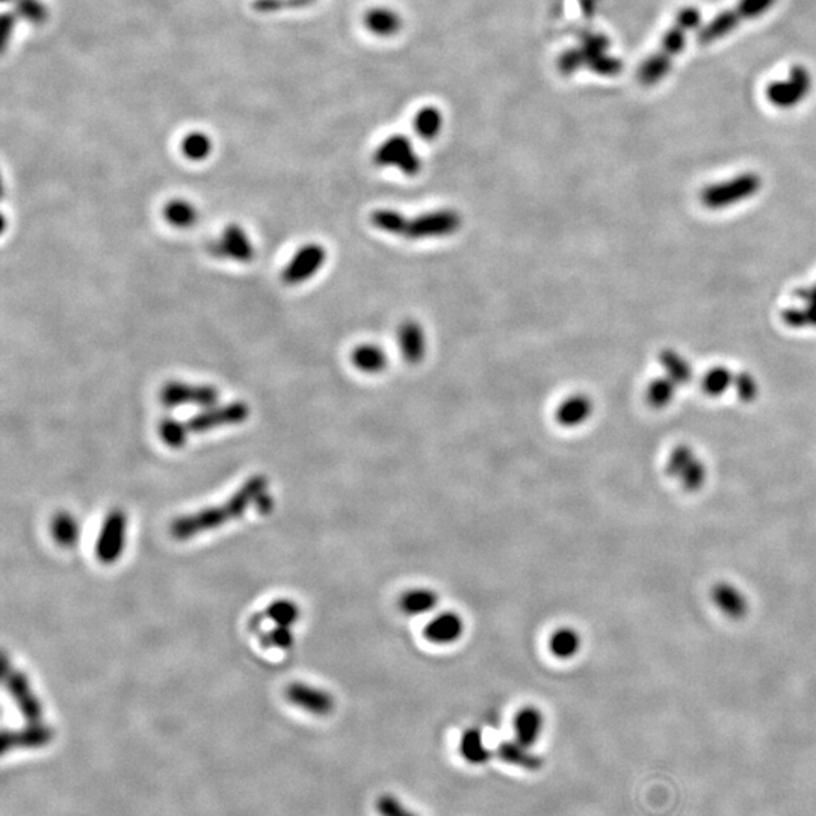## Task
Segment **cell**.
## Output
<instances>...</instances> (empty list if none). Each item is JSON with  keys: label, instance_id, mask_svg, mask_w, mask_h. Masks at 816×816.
<instances>
[{"label": "cell", "instance_id": "9a60e30c", "mask_svg": "<svg viewBox=\"0 0 816 816\" xmlns=\"http://www.w3.org/2000/svg\"><path fill=\"white\" fill-rule=\"evenodd\" d=\"M284 695L289 703H292L293 706L300 707L312 715H328V714H332L334 705H336L328 691L321 690L318 686H312L309 684H302V682L289 685Z\"/></svg>", "mask_w": 816, "mask_h": 816}, {"label": "cell", "instance_id": "4fadbf2b", "mask_svg": "<svg viewBox=\"0 0 816 816\" xmlns=\"http://www.w3.org/2000/svg\"><path fill=\"white\" fill-rule=\"evenodd\" d=\"M5 684H6L9 694L22 712V715L32 725L39 723L43 718V707H41L39 700L37 699V695L34 694L27 677L22 672H18L6 663L5 665Z\"/></svg>", "mask_w": 816, "mask_h": 816}, {"label": "cell", "instance_id": "d4e9b609", "mask_svg": "<svg viewBox=\"0 0 816 816\" xmlns=\"http://www.w3.org/2000/svg\"><path fill=\"white\" fill-rule=\"evenodd\" d=\"M582 638L573 628H559L549 638V651L558 660H572L579 653Z\"/></svg>", "mask_w": 816, "mask_h": 816}, {"label": "cell", "instance_id": "f35d334b", "mask_svg": "<svg viewBox=\"0 0 816 816\" xmlns=\"http://www.w3.org/2000/svg\"><path fill=\"white\" fill-rule=\"evenodd\" d=\"M265 640H267L268 646L288 649V647L292 646L293 635L291 632V628L277 626L272 632L268 633Z\"/></svg>", "mask_w": 816, "mask_h": 816}, {"label": "cell", "instance_id": "5bb4252c", "mask_svg": "<svg viewBox=\"0 0 816 816\" xmlns=\"http://www.w3.org/2000/svg\"><path fill=\"white\" fill-rule=\"evenodd\" d=\"M397 344L408 365H420L428 353V336L424 325L416 319H406L397 328Z\"/></svg>", "mask_w": 816, "mask_h": 816}, {"label": "cell", "instance_id": "ba28073f", "mask_svg": "<svg viewBox=\"0 0 816 816\" xmlns=\"http://www.w3.org/2000/svg\"><path fill=\"white\" fill-rule=\"evenodd\" d=\"M812 90V75L804 66H794L788 78L771 82L767 88V99L780 110H790L800 105Z\"/></svg>", "mask_w": 816, "mask_h": 816}, {"label": "cell", "instance_id": "8d00e7d4", "mask_svg": "<svg viewBox=\"0 0 816 816\" xmlns=\"http://www.w3.org/2000/svg\"><path fill=\"white\" fill-rule=\"evenodd\" d=\"M184 152L189 159L201 161V159H205L209 154V140L201 135L189 136L188 140L185 141Z\"/></svg>", "mask_w": 816, "mask_h": 816}, {"label": "cell", "instance_id": "8fae6325", "mask_svg": "<svg viewBox=\"0 0 816 816\" xmlns=\"http://www.w3.org/2000/svg\"><path fill=\"white\" fill-rule=\"evenodd\" d=\"M127 538V515L124 511L114 510L101 525L96 543V556L101 564H114L120 559Z\"/></svg>", "mask_w": 816, "mask_h": 816}, {"label": "cell", "instance_id": "52a82bcc", "mask_svg": "<svg viewBox=\"0 0 816 816\" xmlns=\"http://www.w3.org/2000/svg\"><path fill=\"white\" fill-rule=\"evenodd\" d=\"M665 472L686 492L702 489L707 476L706 464L703 463V460L688 445H677L670 452Z\"/></svg>", "mask_w": 816, "mask_h": 816}, {"label": "cell", "instance_id": "ac0fdd59", "mask_svg": "<svg viewBox=\"0 0 816 816\" xmlns=\"http://www.w3.org/2000/svg\"><path fill=\"white\" fill-rule=\"evenodd\" d=\"M424 633L428 641L437 646L454 644L463 637L464 621L457 612H440L428 621Z\"/></svg>", "mask_w": 816, "mask_h": 816}, {"label": "cell", "instance_id": "83f0119b", "mask_svg": "<svg viewBox=\"0 0 816 816\" xmlns=\"http://www.w3.org/2000/svg\"><path fill=\"white\" fill-rule=\"evenodd\" d=\"M52 737L53 734L50 727H46V726L39 725V723H36V725L31 723L27 729L14 732L11 735H5L4 746L11 742L13 747H41L46 746L52 739Z\"/></svg>", "mask_w": 816, "mask_h": 816}, {"label": "cell", "instance_id": "484cf974", "mask_svg": "<svg viewBox=\"0 0 816 816\" xmlns=\"http://www.w3.org/2000/svg\"><path fill=\"white\" fill-rule=\"evenodd\" d=\"M164 218L175 228H191L198 221V210L189 201L175 198L164 207Z\"/></svg>", "mask_w": 816, "mask_h": 816}, {"label": "cell", "instance_id": "836d02e7", "mask_svg": "<svg viewBox=\"0 0 816 816\" xmlns=\"http://www.w3.org/2000/svg\"><path fill=\"white\" fill-rule=\"evenodd\" d=\"M734 383V374L727 367H712L703 378V390L711 397H720L721 393H725Z\"/></svg>", "mask_w": 816, "mask_h": 816}, {"label": "cell", "instance_id": "cb8c5ba5", "mask_svg": "<svg viewBox=\"0 0 816 816\" xmlns=\"http://www.w3.org/2000/svg\"><path fill=\"white\" fill-rule=\"evenodd\" d=\"M460 755L471 765H484L492 758V751L485 744L484 737L481 730L469 729L464 732L460 739Z\"/></svg>", "mask_w": 816, "mask_h": 816}, {"label": "cell", "instance_id": "30bf717a", "mask_svg": "<svg viewBox=\"0 0 816 816\" xmlns=\"http://www.w3.org/2000/svg\"><path fill=\"white\" fill-rule=\"evenodd\" d=\"M162 404L166 407H212L218 402L219 392L212 385H194L186 381H166L159 392Z\"/></svg>", "mask_w": 816, "mask_h": 816}, {"label": "cell", "instance_id": "7402d4cb", "mask_svg": "<svg viewBox=\"0 0 816 816\" xmlns=\"http://www.w3.org/2000/svg\"><path fill=\"white\" fill-rule=\"evenodd\" d=\"M529 748L531 747L524 746L519 741H505L498 747L496 753L506 764L514 765L526 771H537L543 767V759Z\"/></svg>", "mask_w": 816, "mask_h": 816}, {"label": "cell", "instance_id": "e575fe53", "mask_svg": "<svg viewBox=\"0 0 816 816\" xmlns=\"http://www.w3.org/2000/svg\"><path fill=\"white\" fill-rule=\"evenodd\" d=\"M268 619H271L277 626L291 628L300 619V608L291 600H275L267 609Z\"/></svg>", "mask_w": 816, "mask_h": 816}, {"label": "cell", "instance_id": "d6a6232c", "mask_svg": "<svg viewBox=\"0 0 816 816\" xmlns=\"http://www.w3.org/2000/svg\"><path fill=\"white\" fill-rule=\"evenodd\" d=\"M441 126H443V120H441L440 112L434 108H425L416 117V132L424 140H436L437 136L440 135Z\"/></svg>", "mask_w": 816, "mask_h": 816}, {"label": "cell", "instance_id": "9c48e42d", "mask_svg": "<svg viewBox=\"0 0 816 816\" xmlns=\"http://www.w3.org/2000/svg\"><path fill=\"white\" fill-rule=\"evenodd\" d=\"M249 418V407L247 402L235 401L223 404V406L207 407L205 410L196 413L186 422L189 431L200 434V432L214 431L218 428L236 427L244 424Z\"/></svg>", "mask_w": 816, "mask_h": 816}, {"label": "cell", "instance_id": "e0dca14e", "mask_svg": "<svg viewBox=\"0 0 816 816\" xmlns=\"http://www.w3.org/2000/svg\"><path fill=\"white\" fill-rule=\"evenodd\" d=\"M712 603L730 620H742L750 611L748 599L741 588L730 582H718L711 589Z\"/></svg>", "mask_w": 816, "mask_h": 816}, {"label": "cell", "instance_id": "7c38bea8", "mask_svg": "<svg viewBox=\"0 0 816 816\" xmlns=\"http://www.w3.org/2000/svg\"><path fill=\"white\" fill-rule=\"evenodd\" d=\"M328 251L325 247L316 242L306 244L293 254V258L289 260L288 265L283 270L284 283L291 286L306 283L309 280L313 279L314 275H318L323 270V265L327 262Z\"/></svg>", "mask_w": 816, "mask_h": 816}, {"label": "cell", "instance_id": "4dcf8cb0", "mask_svg": "<svg viewBox=\"0 0 816 816\" xmlns=\"http://www.w3.org/2000/svg\"><path fill=\"white\" fill-rule=\"evenodd\" d=\"M399 17L392 9L376 8L367 16V26L376 36H392L399 29Z\"/></svg>", "mask_w": 816, "mask_h": 816}, {"label": "cell", "instance_id": "d590c367", "mask_svg": "<svg viewBox=\"0 0 816 816\" xmlns=\"http://www.w3.org/2000/svg\"><path fill=\"white\" fill-rule=\"evenodd\" d=\"M376 812L380 816H419L392 794H383L378 797Z\"/></svg>", "mask_w": 816, "mask_h": 816}, {"label": "cell", "instance_id": "1f68e13d", "mask_svg": "<svg viewBox=\"0 0 816 816\" xmlns=\"http://www.w3.org/2000/svg\"><path fill=\"white\" fill-rule=\"evenodd\" d=\"M674 393H676V387H674V381L672 378H658V380L652 381L647 387V402L656 410H661L663 407L672 404Z\"/></svg>", "mask_w": 816, "mask_h": 816}, {"label": "cell", "instance_id": "f546056e", "mask_svg": "<svg viewBox=\"0 0 816 816\" xmlns=\"http://www.w3.org/2000/svg\"><path fill=\"white\" fill-rule=\"evenodd\" d=\"M661 363L663 369L667 371L668 378H672L674 383L684 385L693 378V369L690 363L685 358L674 353V351L667 350L661 354Z\"/></svg>", "mask_w": 816, "mask_h": 816}, {"label": "cell", "instance_id": "7a4b0ae2", "mask_svg": "<svg viewBox=\"0 0 816 816\" xmlns=\"http://www.w3.org/2000/svg\"><path fill=\"white\" fill-rule=\"evenodd\" d=\"M268 487L270 482L265 476H253L226 503L175 519L171 524V535L177 540H189L200 534L209 533L212 529L221 528L228 522L244 515L249 506L265 498Z\"/></svg>", "mask_w": 816, "mask_h": 816}, {"label": "cell", "instance_id": "2e32d148", "mask_svg": "<svg viewBox=\"0 0 816 816\" xmlns=\"http://www.w3.org/2000/svg\"><path fill=\"white\" fill-rule=\"evenodd\" d=\"M212 253L218 258L232 259L235 262L249 263L253 260L256 249L249 233L238 224H230L224 228L221 239L215 242Z\"/></svg>", "mask_w": 816, "mask_h": 816}, {"label": "cell", "instance_id": "5b68a950", "mask_svg": "<svg viewBox=\"0 0 816 816\" xmlns=\"http://www.w3.org/2000/svg\"><path fill=\"white\" fill-rule=\"evenodd\" d=\"M762 186L760 177L755 173H742L732 179L725 180L720 184L709 185L703 189L702 203L707 209H727L737 203L750 198L759 191Z\"/></svg>", "mask_w": 816, "mask_h": 816}, {"label": "cell", "instance_id": "3957f363", "mask_svg": "<svg viewBox=\"0 0 816 816\" xmlns=\"http://www.w3.org/2000/svg\"><path fill=\"white\" fill-rule=\"evenodd\" d=\"M702 13L695 6H685L677 14L672 26L662 37L660 48L652 53L638 69V82L644 87H655L672 70L674 59L685 50L691 34L700 26Z\"/></svg>", "mask_w": 816, "mask_h": 816}, {"label": "cell", "instance_id": "4316f807", "mask_svg": "<svg viewBox=\"0 0 816 816\" xmlns=\"http://www.w3.org/2000/svg\"><path fill=\"white\" fill-rule=\"evenodd\" d=\"M52 537L62 547H73L80 537L78 520L69 513H59L53 517Z\"/></svg>", "mask_w": 816, "mask_h": 816}, {"label": "cell", "instance_id": "277c9868", "mask_svg": "<svg viewBox=\"0 0 816 816\" xmlns=\"http://www.w3.org/2000/svg\"><path fill=\"white\" fill-rule=\"evenodd\" d=\"M778 0H739L732 8L721 11L711 22L705 25L697 34V43L702 46L718 43L732 32L737 31L744 22H751L762 17L773 8Z\"/></svg>", "mask_w": 816, "mask_h": 816}, {"label": "cell", "instance_id": "74e56055", "mask_svg": "<svg viewBox=\"0 0 816 816\" xmlns=\"http://www.w3.org/2000/svg\"><path fill=\"white\" fill-rule=\"evenodd\" d=\"M735 385H737V392L742 401L751 402L758 395V385H756L755 378L748 374H741L737 376Z\"/></svg>", "mask_w": 816, "mask_h": 816}, {"label": "cell", "instance_id": "44dd1931", "mask_svg": "<svg viewBox=\"0 0 816 816\" xmlns=\"http://www.w3.org/2000/svg\"><path fill=\"white\" fill-rule=\"evenodd\" d=\"M351 363L362 374L378 376L389 366V355L376 344H360L351 353Z\"/></svg>", "mask_w": 816, "mask_h": 816}, {"label": "cell", "instance_id": "8992f818", "mask_svg": "<svg viewBox=\"0 0 816 816\" xmlns=\"http://www.w3.org/2000/svg\"><path fill=\"white\" fill-rule=\"evenodd\" d=\"M374 164L378 168H395L407 177H415L422 171V159L404 136H392L381 143L374 154Z\"/></svg>", "mask_w": 816, "mask_h": 816}, {"label": "cell", "instance_id": "ffe728a7", "mask_svg": "<svg viewBox=\"0 0 816 816\" xmlns=\"http://www.w3.org/2000/svg\"><path fill=\"white\" fill-rule=\"evenodd\" d=\"M515 741L522 742L524 746L533 747L537 744L545 727V716L542 711L535 706H525L514 716Z\"/></svg>", "mask_w": 816, "mask_h": 816}, {"label": "cell", "instance_id": "603a6c76", "mask_svg": "<svg viewBox=\"0 0 816 816\" xmlns=\"http://www.w3.org/2000/svg\"><path fill=\"white\" fill-rule=\"evenodd\" d=\"M439 605V596L436 591L424 587L418 588L407 589L399 599V608L407 616L418 617L425 616L436 609Z\"/></svg>", "mask_w": 816, "mask_h": 816}, {"label": "cell", "instance_id": "f1b7e54d", "mask_svg": "<svg viewBox=\"0 0 816 816\" xmlns=\"http://www.w3.org/2000/svg\"><path fill=\"white\" fill-rule=\"evenodd\" d=\"M189 427L186 422L175 419V418H165L161 420V424L157 427V434L159 439L164 441V445L168 446L171 450H182L186 441H188Z\"/></svg>", "mask_w": 816, "mask_h": 816}, {"label": "cell", "instance_id": "6da1fadb", "mask_svg": "<svg viewBox=\"0 0 816 816\" xmlns=\"http://www.w3.org/2000/svg\"><path fill=\"white\" fill-rule=\"evenodd\" d=\"M372 228L386 235L397 236L406 240L445 239L463 228L464 218L454 207H440L408 217L399 210L380 207L369 215Z\"/></svg>", "mask_w": 816, "mask_h": 816}, {"label": "cell", "instance_id": "d6986e66", "mask_svg": "<svg viewBox=\"0 0 816 816\" xmlns=\"http://www.w3.org/2000/svg\"><path fill=\"white\" fill-rule=\"evenodd\" d=\"M594 402L585 393H572L559 402L555 410V420L559 427L578 428L593 416Z\"/></svg>", "mask_w": 816, "mask_h": 816}]
</instances>
